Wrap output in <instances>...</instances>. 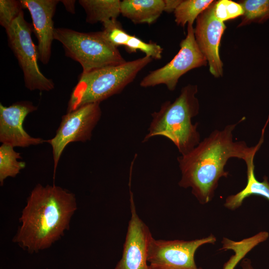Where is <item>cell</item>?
<instances>
[{"label":"cell","instance_id":"cell-1","mask_svg":"<svg viewBox=\"0 0 269 269\" xmlns=\"http://www.w3.org/2000/svg\"><path fill=\"white\" fill-rule=\"evenodd\" d=\"M243 120L227 125L223 130L213 131L190 152L177 157L181 173L178 185L184 188H191L192 194L199 203L205 204L210 202L220 179L228 177L229 172L224 167L229 159L236 157L245 161L250 155L257 153L263 143L268 121L255 146L249 147L244 141H234L233 132Z\"/></svg>","mask_w":269,"mask_h":269},{"label":"cell","instance_id":"cell-11","mask_svg":"<svg viewBox=\"0 0 269 269\" xmlns=\"http://www.w3.org/2000/svg\"><path fill=\"white\" fill-rule=\"evenodd\" d=\"M215 2L197 18L194 35L200 51L209 63L211 74L216 78H219L223 73L219 47L226 26L215 16Z\"/></svg>","mask_w":269,"mask_h":269},{"label":"cell","instance_id":"cell-21","mask_svg":"<svg viewBox=\"0 0 269 269\" xmlns=\"http://www.w3.org/2000/svg\"><path fill=\"white\" fill-rule=\"evenodd\" d=\"M102 31L105 38L114 46L117 47L125 46L131 35L122 27L117 19H112L103 23Z\"/></svg>","mask_w":269,"mask_h":269},{"label":"cell","instance_id":"cell-24","mask_svg":"<svg viewBox=\"0 0 269 269\" xmlns=\"http://www.w3.org/2000/svg\"><path fill=\"white\" fill-rule=\"evenodd\" d=\"M20 0H0V24L5 29L11 24L13 21L23 11Z\"/></svg>","mask_w":269,"mask_h":269},{"label":"cell","instance_id":"cell-12","mask_svg":"<svg viewBox=\"0 0 269 269\" xmlns=\"http://www.w3.org/2000/svg\"><path fill=\"white\" fill-rule=\"evenodd\" d=\"M37 109L29 101L17 102L8 107L0 104V141L22 147L42 143V138L31 136L23 127L26 117Z\"/></svg>","mask_w":269,"mask_h":269},{"label":"cell","instance_id":"cell-16","mask_svg":"<svg viewBox=\"0 0 269 269\" xmlns=\"http://www.w3.org/2000/svg\"><path fill=\"white\" fill-rule=\"evenodd\" d=\"M269 237L267 231H261L258 234L239 241H233L227 238H223L220 250H231L234 252L228 261L226 262L223 269H234L239 263L254 248L260 244L266 241Z\"/></svg>","mask_w":269,"mask_h":269},{"label":"cell","instance_id":"cell-14","mask_svg":"<svg viewBox=\"0 0 269 269\" xmlns=\"http://www.w3.org/2000/svg\"><path fill=\"white\" fill-rule=\"evenodd\" d=\"M256 153L250 155L245 160L247 182L246 186L235 194L230 195L225 200L224 206L231 210L240 207L244 200L252 195L261 196L269 200V182L265 176L262 182L258 181L255 174L254 158Z\"/></svg>","mask_w":269,"mask_h":269},{"label":"cell","instance_id":"cell-20","mask_svg":"<svg viewBox=\"0 0 269 269\" xmlns=\"http://www.w3.org/2000/svg\"><path fill=\"white\" fill-rule=\"evenodd\" d=\"M239 3L244 13L238 26L252 22L262 23L269 19V0H244Z\"/></svg>","mask_w":269,"mask_h":269},{"label":"cell","instance_id":"cell-4","mask_svg":"<svg viewBox=\"0 0 269 269\" xmlns=\"http://www.w3.org/2000/svg\"><path fill=\"white\" fill-rule=\"evenodd\" d=\"M152 60L145 56L117 65L82 73L68 104L67 112L91 103H100L121 92Z\"/></svg>","mask_w":269,"mask_h":269},{"label":"cell","instance_id":"cell-6","mask_svg":"<svg viewBox=\"0 0 269 269\" xmlns=\"http://www.w3.org/2000/svg\"><path fill=\"white\" fill-rule=\"evenodd\" d=\"M32 30V25L25 20L22 11L5 29L9 46L23 72L25 87L30 91H49L54 88V84L40 70L37 47L31 37Z\"/></svg>","mask_w":269,"mask_h":269},{"label":"cell","instance_id":"cell-18","mask_svg":"<svg viewBox=\"0 0 269 269\" xmlns=\"http://www.w3.org/2000/svg\"><path fill=\"white\" fill-rule=\"evenodd\" d=\"M14 147L8 144L2 143L0 146V182L2 185L4 179L8 177H14L26 165L21 159L20 153L15 151Z\"/></svg>","mask_w":269,"mask_h":269},{"label":"cell","instance_id":"cell-26","mask_svg":"<svg viewBox=\"0 0 269 269\" xmlns=\"http://www.w3.org/2000/svg\"><path fill=\"white\" fill-rule=\"evenodd\" d=\"M60 1L63 4L67 11L72 14L75 13V0H60Z\"/></svg>","mask_w":269,"mask_h":269},{"label":"cell","instance_id":"cell-10","mask_svg":"<svg viewBox=\"0 0 269 269\" xmlns=\"http://www.w3.org/2000/svg\"><path fill=\"white\" fill-rule=\"evenodd\" d=\"M131 217L129 222L122 258L114 269H149L148 251L153 237L148 227L138 215L131 191Z\"/></svg>","mask_w":269,"mask_h":269},{"label":"cell","instance_id":"cell-15","mask_svg":"<svg viewBox=\"0 0 269 269\" xmlns=\"http://www.w3.org/2000/svg\"><path fill=\"white\" fill-rule=\"evenodd\" d=\"M164 10V0H124L121 14L135 24L154 22Z\"/></svg>","mask_w":269,"mask_h":269},{"label":"cell","instance_id":"cell-22","mask_svg":"<svg viewBox=\"0 0 269 269\" xmlns=\"http://www.w3.org/2000/svg\"><path fill=\"white\" fill-rule=\"evenodd\" d=\"M125 47L129 53L135 52L138 50L152 59L162 58L163 48L159 45L153 42H144L134 35H131Z\"/></svg>","mask_w":269,"mask_h":269},{"label":"cell","instance_id":"cell-17","mask_svg":"<svg viewBox=\"0 0 269 269\" xmlns=\"http://www.w3.org/2000/svg\"><path fill=\"white\" fill-rule=\"evenodd\" d=\"M121 0H80L79 2L86 13L87 22L103 23L117 19L121 14Z\"/></svg>","mask_w":269,"mask_h":269},{"label":"cell","instance_id":"cell-27","mask_svg":"<svg viewBox=\"0 0 269 269\" xmlns=\"http://www.w3.org/2000/svg\"><path fill=\"white\" fill-rule=\"evenodd\" d=\"M242 269H254L252 265L251 261L247 258H244L241 263Z\"/></svg>","mask_w":269,"mask_h":269},{"label":"cell","instance_id":"cell-19","mask_svg":"<svg viewBox=\"0 0 269 269\" xmlns=\"http://www.w3.org/2000/svg\"><path fill=\"white\" fill-rule=\"evenodd\" d=\"M213 1L212 0H182L174 11L175 21L182 27L186 24H193L198 16Z\"/></svg>","mask_w":269,"mask_h":269},{"label":"cell","instance_id":"cell-7","mask_svg":"<svg viewBox=\"0 0 269 269\" xmlns=\"http://www.w3.org/2000/svg\"><path fill=\"white\" fill-rule=\"evenodd\" d=\"M180 46L179 51L169 62L150 71L142 79L141 87L164 84L169 90L173 91L183 75L194 68L206 65L207 60L197 44L193 24H187V35Z\"/></svg>","mask_w":269,"mask_h":269},{"label":"cell","instance_id":"cell-5","mask_svg":"<svg viewBox=\"0 0 269 269\" xmlns=\"http://www.w3.org/2000/svg\"><path fill=\"white\" fill-rule=\"evenodd\" d=\"M54 39L63 46L65 55L81 65L82 73L125 62L118 48L102 31L81 32L66 28H55Z\"/></svg>","mask_w":269,"mask_h":269},{"label":"cell","instance_id":"cell-8","mask_svg":"<svg viewBox=\"0 0 269 269\" xmlns=\"http://www.w3.org/2000/svg\"><path fill=\"white\" fill-rule=\"evenodd\" d=\"M216 240L212 234L189 241L153 238L148 251V269H202L196 264L195 253L202 246L214 244Z\"/></svg>","mask_w":269,"mask_h":269},{"label":"cell","instance_id":"cell-23","mask_svg":"<svg viewBox=\"0 0 269 269\" xmlns=\"http://www.w3.org/2000/svg\"><path fill=\"white\" fill-rule=\"evenodd\" d=\"M214 12L216 17L224 22L243 15L244 10L239 2L230 0H220L215 1Z\"/></svg>","mask_w":269,"mask_h":269},{"label":"cell","instance_id":"cell-13","mask_svg":"<svg viewBox=\"0 0 269 269\" xmlns=\"http://www.w3.org/2000/svg\"><path fill=\"white\" fill-rule=\"evenodd\" d=\"M23 8L30 12L33 32L37 38L38 59L47 64L51 54V46L54 40L55 28L53 17L57 0H21Z\"/></svg>","mask_w":269,"mask_h":269},{"label":"cell","instance_id":"cell-9","mask_svg":"<svg viewBox=\"0 0 269 269\" xmlns=\"http://www.w3.org/2000/svg\"><path fill=\"white\" fill-rule=\"evenodd\" d=\"M102 115L100 103L82 106L62 116L55 136L46 141L52 146L54 173L66 146L72 142L90 140L92 133Z\"/></svg>","mask_w":269,"mask_h":269},{"label":"cell","instance_id":"cell-2","mask_svg":"<svg viewBox=\"0 0 269 269\" xmlns=\"http://www.w3.org/2000/svg\"><path fill=\"white\" fill-rule=\"evenodd\" d=\"M76 209L73 193L55 185L37 184L22 211L13 241L31 253L50 247L68 230Z\"/></svg>","mask_w":269,"mask_h":269},{"label":"cell","instance_id":"cell-3","mask_svg":"<svg viewBox=\"0 0 269 269\" xmlns=\"http://www.w3.org/2000/svg\"><path fill=\"white\" fill-rule=\"evenodd\" d=\"M197 91L196 85H187L174 102L163 103L158 112L151 114L148 133L142 142L156 135L163 136L174 144L182 155L197 146L200 137L197 130L198 124H192L191 119L199 113Z\"/></svg>","mask_w":269,"mask_h":269},{"label":"cell","instance_id":"cell-25","mask_svg":"<svg viewBox=\"0 0 269 269\" xmlns=\"http://www.w3.org/2000/svg\"><path fill=\"white\" fill-rule=\"evenodd\" d=\"M181 1L182 0H164V11L167 12H171L172 11L174 12Z\"/></svg>","mask_w":269,"mask_h":269}]
</instances>
